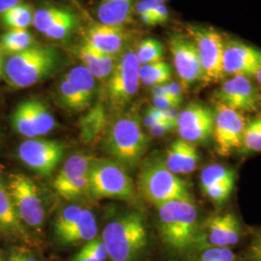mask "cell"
Masks as SVG:
<instances>
[{"instance_id":"cell-1","label":"cell","mask_w":261,"mask_h":261,"mask_svg":"<svg viewBox=\"0 0 261 261\" xmlns=\"http://www.w3.org/2000/svg\"><path fill=\"white\" fill-rule=\"evenodd\" d=\"M103 139L107 152L125 169H132L140 163L149 144L140 115L135 112L114 113L113 118L109 119Z\"/></svg>"},{"instance_id":"cell-2","label":"cell","mask_w":261,"mask_h":261,"mask_svg":"<svg viewBox=\"0 0 261 261\" xmlns=\"http://www.w3.org/2000/svg\"><path fill=\"white\" fill-rule=\"evenodd\" d=\"M163 240L174 250L184 251L200 236L198 212L193 199H175L156 206Z\"/></svg>"},{"instance_id":"cell-3","label":"cell","mask_w":261,"mask_h":261,"mask_svg":"<svg viewBox=\"0 0 261 261\" xmlns=\"http://www.w3.org/2000/svg\"><path fill=\"white\" fill-rule=\"evenodd\" d=\"M111 261H136L147 244V231L139 213L116 218L103 228L101 236Z\"/></svg>"},{"instance_id":"cell-4","label":"cell","mask_w":261,"mask_h":261,"mask_svg":"<svg viewBox=\"0 0 261 261\" xmlns=\"http://www.w3.org/2000/svg\"><path fill=\"white\" fill-rule=\"evenodd\" d=\"M59 63V53L47 46L34 45L27 50L9 56L4 63L7 83L15 88H28L51 75Z\"/></svg>"},{"instance_id":"cell-5","label":"cell","mask_w":261,"mask_h":261,"mask_svg":"<svg viewBox=\"0 0 261 261\" xmlns=\"http://www.w3.org/2000/svg\"><path fill=\"white\" fill-rule=\"evenodd\" d=\"M138 186L143 198L155 206L175 199H192L186 183L160 158L150 159L142 165Z\"/></svg>"},{"instance_id":"cell-6","label":"cell","mask_w":261,"mask_h":261,"mask_svg":"<svg viewBox=\"0 0 261 261\" xmlns=\"http://www.w3.org/2000/svg\"><path fill=\"white\" fill-rule=\"evenodd\" d=\"M140 64L136 49H125L111 75L105 81V103L116 112H123L140 88Z\"/></svg>"},{"instance_id":"cell-7","label":"cell","mask_w":261,"mask_h":261,"mask_svg":"<svg viewBox=\"0 0 261 261\" xmlns=\"http://www.w3.org/2000/svg\"><path fill=\"white\" fill-rule=\"evenodd\" d=\"M89 194L95 198H117L132 200L135 198V187L132 179L116 162L103 159L94 160L88 173Z\"/></svg>"},{"instance_id":"cell-8","label":"cell","mask_w":261,"mask_h":261,"mask_svg":"<svg viewBox=\"0 0 261 261\" xmlns=\"http://www.w3.org/2000/svg\"><path fill=\"white\" fill-rule=\"evenodd\" d=\"M188 35L196 45L203 71L204 84H217L225 76L223 68L224 40L214 28L201 25H188Z\"/></svg>"},{"instance_id":"cell-9","label":"cell","mask_w":261,"mask_h":261,"mask_svg":"<svg viewBox=\"0 0 261 261\" xmlns=\"http://www.w3.org/2000/svg\"><path fill=\"white\" fill-rule=\"evenodd\" d=\"M22 223L40 227L45 219V210L36 184L22 173H13L6 185Z\"/></svg>"},{"instance_id":"cell-10","label":"cell","mask_w":261,"mask_h":261,"mask_svg":"<svg viewBox=\"0 0 261 261\" xmlns=\"http://www.w3.org/2000/svg\"><path fill=\"white\" fill-rule=\"evenodd\" d=\"M216 103H222L236 112H254L261 107L259 88L251 77L231 75L214 92Z\"/></svg>"},{"instance_id":"cell-11","label":"cell","mask_w":261,"mask_h":261,"mask_svg":"<svg viewBox=\"0 0 261 261\" xmlns=\"http://www.w3.org/2000/svg\"><path fill=\"white\" fill-rule=\"evenodd\" d=\"M213 139L216 150L221 156H229L242 146L247 120L241 112H236L222 103H216Z\"/></svg>"},{"instance_id":"cell-12","label":"cell","mask_w":261,"mask_h":261,"mask_svg":"<svg viewBox=\"0 0 261 261\" xmlns=\"http://www.w3.org/2000/svg\"><path fill=\"white\" fill-rule=\"evenodd\" d=\"M168 47L183 88L203 81L200 59L192 38L181 33H172L168 39Z\"/></svg>"},{"instance_id":"cell-13","label":"cell","mask_w":261,"mask_h":261,"mask_svg":"<svg viewBox=\"0 0 261 261\" xmlns=\"http://www.w3.org/2000/svg\"><path fill=\"white\" fill-rule=\"evenodd\" d=\"M214 109L202 103H191L180 112L177 130L180 139L193 144H206L213 139Z\"/></svg>"},{"instance_id":"cell-14","label":"cell","mask_w":261,"mask_h":261,"mask_svg":"<svg viewBox=\"0 0 261 261\" xmlns=\"http://www.w3.org/2000/svg\"><path fill=\"white\" fill-rule=\"evenodd\" d=\"M64 153L63 145L56 140L28 139L18 148L21 162L41 175H49Z\"/></svg>"},{"instance_id":"cell-15","label":"cell","mask_w":261,"mask_h":261,"mask_svg":"<svg viewBox=\"0 0 261 261\" xmlns=\"http://www.w3.org/2000/svg\"><path fill=\"white\" fill-rule=\"evenodd\" d=\"M223 68L225 75L254 77L261 68V50L238 40H225Z\"/></svg>"},{"instance_id":"cell-16","label":"cell","mask_w":261,"mask_h":261,"mask_svg":"<svg viewBox=\"0 0 261 261\" xmlns=\"http://www.w3.org/2000/svg\"><path fill=\"white\" fill-rule=\"evenodd\" d=\"M200 233L204 234L207 247L229 248L239 242L241 226L232 213L213 215L200 226Z\"/></svg>"},{"instance_id":"cell-17","label":"cell","mask_w":261,"mask_h":261,"mask_svg":"<svg viewBox=\"0 0 261 261\" xmlns=\"http://www.w3.org/2000/svg\"><path fill=\"white\" fill-rule=\"evenodd\" d=\"M128 40L129 33L125 27L97 22L87 28L84 42L98 51L120 56L126 49Z\"/></svg>"},{"instance_id":"cell-18","label":"cell","mask_w":261,"mask_h":261,"mask_svg":"<svg viewBox=\"0 0 261 261\" xmlns=\"http://www.w3.org/2000/svg\"><path fill=\"white\" fill-rule=\"evenodd\" d=\"M199 154L196 145L186 140H174L167 150L164 160L166 167L174 174H190L197 168Z\"/></svg>"},{"instance_id":"cell-19","label":"cell","mask_w":261,"mask_h":261,"mask_svg":"<svg viewBox=\"0 0 261 261\" xmlns=\"http://www.w3.org/2000/svg\"><path fill=\"white\" fill-rule=\"evenodd\" d=\"M108 122L105 106L102 103H96L80 119L81 139L87 144L101 139L106 134Z\"/></svg>"},{"instance_id":"cell-20","label":"cell","mask_w":261,"mask_h":261,"mask_svg":"<svg viewBox=\"0 0 261 261\" xmlns=\"http://www.w3.org/2000/svg\"><path fill=\"white\" fill-rule=\"evenodd\" d=\"M134 0H101L97 17L103 24L124 27L130 21Z\"/></svg>"},{"instance_id":"cell-21","label":"cell","mask_w":261,"mask_h":261,"mask_svg":"<svg viewBox=\"0 0 261 261\" xmlns=\"http://www.w3.org/2000/svg\"><path fill=\"white\" fill-rule=\"evenodd\" d=\"M98 226L91 211L84 209L75 225L58 239L64 244L90 241L97 237Z\"/></svg>"},{"instance_id":"cell-22","label":"cell","mask_w":261,"mask_h":261,"mask_svg":"<svg viewBox=\"0 0 261 261\" xmlns=\"http://www.w3.org/2000/svg\"><path fill=\"white\" fill-rule=\"evenodd\" d=\"M94 160L93 157L84 154H75L71 156L66 161L55 179L54 188L63 185L76 178L88 175Z\"/></svg>"},{"instance_id":"cell-23","label":"cell","mask_w":261,"mask_h":261,"mask_svg":"<svg viewBox=\"0 0 261 261\" xmlns=\"http://www.w3.org/2000/svg\"><path fill=\"white\" fill-rule=\"evenodd\" d=\"M0 228L8 231L21 233L22 222L19 219L16 207L10 196L7 186L0 182Z\"/></svg>"},{"instance_id":"cell-24","label":"cell","mask_w":261,"mask_h":261,"mask_svg":"<svg viewBox=\"0 0 261 261\" xmlns=\"http://www.w3.org/2000/svg\"><path fill=\"white\" fill-rule=\"evenodd\" d=\"M34 45L33 36L28 29H10L0 36V49L3 55H17Z\"/></svg>"},{"instance_id":"cell-25","label":"cell","mask_w":261,"mask_h":261,"mask_svg":"<svg viewBox=\"0 0 261 261\" xmlns=\"http://www.w3.org/2000/svg\"><path fill=\"white\" fill-rule=\"evenodd\" d=\"M75 90L81 94L84 100L91 105L95 94V76L84 65L73 68L65 76Z\"/></svg>"},{"instance_id":"cell-26","label":"cell","mask_w":261,"mask_h":261,"mask_svg":"<svg viewBox=\"0 0 261 261\" xmlns=\"http://www.w3.org/2000/svg\"><path fill=\"white\" fill-rule=\"evenodd\" d=\"M34 12L31 5L19 3L0 14L2 23L8 29H28L33 23Z\"/></svg>"},{"instance_id":"cell-27","label":"cell","mask_w":261,"mask_h":261,"mask_svg":"<svg viewBox=\"0 0 261 261\" xmlns=\"http://www.w3.org/2000/svg\"><path fill=\"white\" fill-rule=\"evenodd\" d=\"M171 68L164 60L140 65V83L146 86H155L159 84H168L171 80Z\"/></svg>"},{"instance_id":"cell-28","label":"cell","mask_w":261,"mask_h":261,"mask_svg":"<svg viewBox=\"0 0 261 261\" xmlns=\"http://www.w3.org/2000/svg\"><path fill=\"white\" fill-rule=\"evenodd\" d=\"M28 103L35 129L37 130L38 137L45 136L50 130H54L56 126V122L47 106L36 99L28 100Z\"/></svg>"},{"instance_id":"cell-29","label":"cell","mask_w":261,"mask_h":261,"mask_svg":"<svg viewBox=\"0 0 261 261\" xmlns=\"http://www.w3.org/2000/svg\"><path fill=\"white\" fill-rule=\"evenodd\" d=\"M12 125L14 129L27 139H36L38 137L37 130L35 129L32 115L30 112L29 103L24 101L19 103L16 108L12 115Z\"/></svg>"},{"instance_id":"cell-30","label":"cell","mask_w":261,"mask_h":261,"mask_svg":"<svg viewBox=\"0 0 261 261\" xmlns=\"http://www.w3.org/2000/svg\"><path fill=\"white\" fill-rule=\"evenodd\" d=\"M236 173L232 168L219 164L210 165L203 168L200 174L201 189L224 182H235Z\"/></svg>"},{"instance_id":"cell-31","label":"cell","mask_w":261,"mask_h":261,"mask_svg":"<svg viewBox=\"0 0 261 261\" xmlns=\"http://www.w3.org/2000/svg\"><path fill=\"white\" fill-rule=\"evenodd\" d=\"M136 55L140 65L159 62L164 58V46L156 39H143L136 48Z\"/></svg>"},{"instance_id":"cell-32","label":"cell","mask_w":261,"mask_h":261,"mask_svg":"<svg viewBox=\"0 0 261 261\" xmlns=\"http://www.w3.org/2000/svg\"><path fill=\"white\" fill-rule=\"evenodd\" d=\"M59 98L65 108L74 112H83L90 107L66 77L61 81L59 85Z\"/></svg>"},{"instance_id":"cell-33","label":"cell","mask_w":261,"mask_h":261,"mask_svg":"<svg viewBox=\"0 0 261 261\" xmlns=\"http://www.w3.org/2000/svg\"><path fill=\"white\" fill-rule=\"evenodd\" d=\"M68 12V10L58 7H47L38 9L36 12H34L33 24L38 31L46 33L57 20L63 18Z\"/></svg>"},{"instance_id":"cell-34","label":"cell","mask_w":261,"mask_h":261,"mask_svg":"<svg viewBox=\"0 0 261 261\" xmlns=\"http://www.w3.org/2000/svg\"><path fill=\"white\" fill-rule=\"evenodd\" d=\"M83 210V207L70 205L65 207L58 214L55 223V231L58 238L61 237L67 231H69L75 225Z\"/></svg>"},{"instance_id":"cell-35","label":"cell","mask_w":261,"mask_h":261,"mask_svg":"<svg viewBox=\"0 0 261 261\" xmlns=\"http://www.w3.org/2000/svg\"><path fill=\"white\" fill-rule=\"evenodd\" d=\"M79 23L77 17L74 13L68 12L63 18L57 20L56 23L47 30L45 35L51 40H63L70 36Z\"/></svg>"},{"instance_id":"cell-36","label":"cell","mask_w":261,"mask_h":261,"mask_svg":"<svg viewBox=\"0 0 261 261\" xmlns=\"http://www.w3.org/2000/svg\"><path fill=\"white\" fill-rule=\"evenodd\" d=\"M59 196L64 197L68 200H72L84 196L89 193V180L88 175L83 177L76 178L70 182H67L63 185L55 188Z\"/></svg>"},{"instance_id":"cell-37","label":"cell","mask_w":261,"mask_h":261,"mask_svg":"<svg viewBox=\"0 0 261 261\" xmlns=\"http://www.w3.org/2000/svg\"><path fill=\"white\" fill-rule=\"evenodd\" d=\"M79 56L83 61V65L85 66L92 74L95 79L103 81V72L101 67V61L99 57V53L93 47L87 45L85 42L79 48Z\"/></svg>"},{"instance_id":"cell-38","label":"cell","mask_w":261,"mask_h":261,"mask_svg":"<svg viewBox=\"0 0 261 261\" xmlns=\"http://www.w3.org/2000/svg\"><path fill=\"white\" fill-rule=\"evenodd\" d=\"M235 182H224L203 188L205 196L216 204L224 203L233 191Z\"/></svg>"},{"instance_id":"cell-39","label":"cell","mask_w":261,"mask_h":261,"mask_svg":"<svg viewBox=\"0 0 261 261\" xmlns=\"http://www.w3.org/2000/svg\"><path fill=\"white\" fill-rule=\"evenodd\" d=\"M197 261H238L229 248L206 247L199 254Z\"/></svg>"},{"instance_id":"cell-40","label":"cell","mask_w":261,"mask_h":261,"mask_svg":"<svg viewBox=\"0 0 261 261\" xmlns=\"http://www.w3.org/2000/svg\"><path fill=\"white\" fill-rule=\"evenodd\" d=\"M82 250L90 253L99 260L105 261L108 258L107 249L101 237H95L92 240L88 241L84 245Z\"/></svg>"},{"instance_id":"cell-41","label":"cell","mask_w":261,"mask_h":261,"mask_svg":"<svg viewBox=\"0 0 261 261\" xmlns=\"http://www.w3.org/2000/svg\"><path fill=\"white\" fill-rule=\"evenodd\" d=\"M248 261H261V232L257 234L251 243L247 252Z\"/></svg>"},{"instance_id":"cell-42","label":"cell","mask_w":261,"mask_h":261,"mask_svg":"<svg viewBox=\"0 0 261 261\" xmlns=\"http://www.w3.org/2000/svg\"><path fill=\"white\" fill-rule=\"evenodd\" d=\"M155 25L157 24H162L165 23L168 19L169 17V12H168V7L165 4H160L158 3L156 7L152 11L151 13Z\"/></svg>"},{"instance_id":"cell-43","label":"cell","mask_w":261,"mask_h":261,"mask_svg":"<svg viewBox=\"0 0 261 261\" xmlns=\"http://www.w3.org/2000/svg\"><path fill=\"white\" fill-rule=\"evenodd\" d=\"M180 105L168 96L153 97V107L160 111H166L170 108H178Z\"/></svg>"},{"instance_id":"cell-44","label":"cell","mask_w":261,"mask_h":261,"mask_svg":"<svg viewBox=\"0 0 261 261\" xmlns=\"http://www.w3.org/2000/svg\"><path fill=\"white\" fill-rule=\"evenodd\" d=\"M166 88L168 91V95L173 99L175 102H177L179 105L182 103L183 96H182V86L181 84L177 82H170L166 84Z\"/></svg>"},{"instance_id":"cell-45","label":"cell","mask_w":261,"mask_h":261,"mask_svg":"<svg viewBox=\"0 0 261 261\" xmlns=\"http://www.w3.org/2000/svg\"><path fill=\"white\" fill-rule=\"evenodd\" d=\"M157 4L158 3L154 0H141L136 5V11L140 16L148 14L154 10Z\"/></svg>"},{"instance_id":"cell-46","label":"cell","mask_w":261,"mask_h":261,"mask_svg":"<svg viewBox=\"0 0 261 261\" xmlns=\"http://www.w3.org/2000/svg\"><path fill=\"white\" fill-rule=\"evenodd\" d=\"M9 261H38L27 252L15 250L10 253Z\"/></svg>"},{"instance_id":"cell-47","label":"cell","mask_w":261,"mask_h":261,"mask_svg":"<svg viewBox=\"0 0 261 261\" xmlns=\"http://www.w3.org/2000/svg\"><path fill=\"white\" fill-rule=\"evenodd\" d=\"M149 133L151 136H153L155 138H161V137L165 136L166 134H168V130L164 121H162L159 122L149 128Z\"/></svg>"},{"instance_id":"cell-48","label":"cell","mask_w":261,"mask_h":261,"mask_svg":"<svg viewBox=\"0 0 261 261\" xmlns=\"http://www.w3.org/2000/svg\"><path fill=\"white\" fill-rule=\"evenodd\" d=\"M179 114L180 112L178 111V108H170L168 110L164 111L165 120H168V121L177 122Z\"/></svg>"},{"instance_id":"cell-49","label":"cell","mask_w":261,"mask_h":261,"mask_svg":"<svg viewBox=\"0 0 261 261\" xmlns=\"http://www.w3.org/2000/svg\"><path fill=\"white\" fill-rule=\"evenodd\" d=\"M151 93L153 95V97H163V96H168L167 88H166V84H159L152 86L151 89ZM169 97V96H168ZM177 103V102H176Z\"/></svg>"},{"instance_id":"cell-50","label":"cell","mask_w":261,"mask_h":261,"mask_svg":"<svg viewBox=\"0 0 261 261\" xmlns=\"http://www.w3.org/2000/svg\"><path fill=\"white\" fill-rule=\"evenodd\" d=\"M20 3V0H0V14Z\"/></svg>"},{"instance_id":"cell-51","label":"cell","mask_w":261,"mask_h":261,"mask_svg":"<svg viewBox=\"0 0 261 261\" xmlns=\"http://www.w3.org/2000/svg\"><path fill=\"white\" fill-rule=\"evenodd\" d=\"M75 261H101L96 258L93 255H91L88 252H84V250H81L75 256Z\"/></svg>"},{"instance_id":"cell-52","label":"cell","mask_w":261,"mask_h":261,"mask_svg":"<svg viewBox=\"0 0 261 261\" xmlns=\"http://www.w3.org/2000/svg\"><path fill=\"white\" fill-rule=\"evenodd\" d=\"M147 113H149L150 115L154 116L155 118L159 119L160 121H165V116H164V111H160L158 109L152 107L147 110Z\"/></svg>"},{"instance_id":"cell-53","label":"cell","mask_w":261,"mask_h":261,"mask_svg":"<svg viewBox=\"0 0 261 261\" xmlns=\"http://www.w3.org/2000/svg\"><path fill=\"white\" fill-rule=\"evenodd\" d=\"M160 121L159 119L157 118H155L154 116H152V115H150L149 113H146V115H145V117H144V119H143V124H144V126L145 127H147L148 129L151 128L152 126H154L155 124H157Z\"/></svg>"},{"instance_id":"cell-54","label":"cell","mask_w":261,"mask_h":261,"mask_svg":"<svg viewBox=\"0 0 261 261\" xmlns=\"http://www.w3.org/2000/svg\"><path fill=\"white\" fill-rule=\"evenodd\" d=\"M4 63H5L4 55L0 49V79L3 76V74H4Z\"/></svg>"},{"instance_id":"cell-55","label":"cell","mask_w":261,"mask_h":261,"mask_svg":"<svg viewBox=\"0 0 261 261\" xmlns=\"http://www.w3.org/2000/svg\"><path fill=\"white\" fill-rule=\"evenodd\" d=\"M254 79L256 80V82H257V84L259 85L261 89V68L258 70V72L256 73V75H254Z\"/></svg>"},{"instance_id":"cell-56","label":"cell","mask_w":261,"mask_h":261,"mask_svg":"<svg viewBox=\"0 0 261 261\" xmlns=\"http://www.w3.org/2000/svg\"><path fill=\"white\" fill-rule=\"evenodd\" d=\"M154 1H156L157 3H160V4H165L168 0H154Z\"/></svg>"},{"instance_id":"cell-57","label":"cell","mask_w":261,"mask_h":261,"mask_svg":"<svg viewBox=\"0 0 261 261\" xmlns=\"http://www.w3.org/2000/svg\"><path fill=\"white\" fill-rule=\"evenodd\" d=\"M258 152H261V138L260 142H259V148H258Z\"/></svg>"},{"instance_id":"cell-58","label":"cell","mask_w":261,"mask_h":261,"mask_svg":"<svg viewBox=\"0 0 261 261\" xmlns=\"http://www.w3.org/2000/svg\"><path fill=\"white\" fill-rule=\"evenodd\" d=\"M0 261H3L2 259H1V257H0Z\"/></svg>"},{"instance_id":"cell-59","label":"cell","mask_w":261,"mask_h":261,"mask_svg":"<svg viewBox=\"0 0 261 261\" xmlns=\"http://www.w3.org/2000/svg\"><path fill=\"white\" fill-rule=\"evenodd\" d=\"M73 1H75V0H73Z\"/></svg>"}]
</instances>
